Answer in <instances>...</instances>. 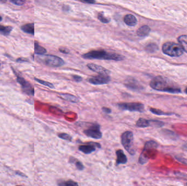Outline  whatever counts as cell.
Listing matches in <instances>:
<instances>
[{
	"instance_id": "obj_40",
	"label": "cell",
	"mask_w": 187,
	"mask_h": 186,
	"mask_svg": "<svg viewBox=\"0 0 187 186\" xmlns=\"http://www.w3.org/2000/svg\"><path fill=\"white\" fill-rule=\"evenodd\" d=\"M183 148L185 150H187V143H185V144H184L183 145Z\"/></svg>"
},
{
	"instance_id": "obj_27",
	"label": "cell",
	"mask_w": 187,
	"mask_h": 186,
	"mask_svg": "<svg viewBox=\"0 0 187 186\" xmlns=\"http://www.w3.org/2000/svg\"><path fill=\"white\" fill-rule=\"evenodd\" d=\"M150 111L153 114H155L156 115L170 116L174 114V113H165V112H164L163 111L159 109H156L154 108L150 109Z\"/></svg>"
},
{
	"instance_id": "obj_5",
	"label": "cell",
	"mask_w": 187,
	"mask_h": 186,
	"mask_svg": "<svg viewBox=\"0 0 187 186\" xmlns=\"http://www.w3.org/2000/svg\"><path fill=\"white\" fill-rule=\"evenodd\" d=\"M38 59V61L42 62L43 64L52 67H59L65 64L64 61L57 56L51 55H39Z\"/></svg>"
},
{
	"instance_id": "obj_16",
	"label": "cell",
	"mask_w": 187,
	"mask_h": 186,
	"mask_svg": "<svg viewBox=\"0 0 187 186\" xmlns=\"http://www.w3.org/2000/svg\"><path fill=\"white\" fill-rule=\"evenodd\" d=\"M151 32V28L147 25H143L137 30L136 33L140 37H145L149 35Z\"/></svg>"
},
{
	"instance_id": "obj_21",
	"label": "cell",
	"mask_w": 187,
	"mask_h": 186,
	"mask_svg": "<svg viewBox=\"0 0 187 186\" xmlns=\"http://www.w3.org/2000/svg\"><path fill=\"white\" fill-rule=\"evenodd\" d=\"M58 186H79L78 183L72 179L62 180L58 182Z\"/></svg>"
},
{
	"instance_id": "obj_30",
	"label": "cell",
	"mask_w": 187,
	"mask_h": 186,
	"mask_svg": "<svg viewBox=\"0 0 187 186\" xmlns=\"http://www.w3.org/2000/svg\"><path fill=\"white\" fill-rule=\"evenodd\" d=\"M58 137L61 139L64 140H66V141H69V142H71L72 140V137L71 135H70L66 133H59L58 134Z\"/></svg>"
},
{
	"instance_id": "obj_25",
	"label": "cell",
	"mask_w": 187,
	"mask_h": 186,
	"mask_svg": "<svg viewBox=\"0 0 187 186\" xmlns=\"http://www.w3.org/2000/svg\"><path fill=\"white\" fill-rule=\"evenodd\" d=\"M12 30H13L12 27L0 25V33L2 34V35H9L12 31Z\"/></svg>"
},
{
	"instance_id": "obj_20",
	"label": "cell",
	"mask_w": 187,
	"mask_h": 186,
	"mask_svg": "<svg viewBox=\"0 0 187 186\" xmlns=\"http://www.w3.org/2000/svg\"><path fill=\"white\" fill-rule=\"evenodd\" d=\"M35 53L38 55H43L47 53V50L45 48L41 46L37 42H35Z\"/></svg>"
},
{
	"instance_id": "obj_35",
	"label": "cell",
	"mask_w": 187,
	"mask_h": 186,
	"mask_svg": "<svg viewBox=\"0 0 187 186\" xmlns=\"http://www.w3.org/2000/svg\"><path fill=\"white\" fill-rule=\"evenodd\" d=\"M59 51L61 53H66V54L69 53H70L69 50L67 49V48H59Z\"/></svg>"
},
{
	"instance_id": "obj_33",
	"label": "cell",
	"mask_w": 187,
	"mask_h": 186,
	"mask_svg": "<svg viewBox=\"0 0 187 186\" xmlns=\"http://www.w3.org/2000/svg\"><path fill=\"white\" fill-rule=\"evenodd\" d=\"M176 160H177L179 162H180V163L187 165V158H185L180 157V156H176Z\"/></svg>"
},
{
	"instance_id": "obj_45",
	"label": "cell",
	"mask_w": 187,
	"mask_h": 186,
	"mask_svg": "<svg viewBox=\"0 0 187 186\" xmlns=\"http://www.w3.org/2000/svg\"><path fill=\"white\" fill-rule=\"evenodd\" d=\"M0 65H1V64H0Z\"/></svg>"
},
{
	"instance_id": "obj_19",
	"label": "cell",
	"mask_w": 187,
	"mask_h": 186,
	"mask_svg": "<svg viewBox=\"0 0 187 186\" xmlns=\"http://www.w3.org/2000/svg\"><path fill=\"white\" fill-rule=\"evenodd\" d=\"M178 41L183 50L187 53V35H180L178 37Z\"/></svg>"
},
{
	"instance_id": "obj_38",
	"label": "cell",
	"mask_w": 187,
	"mask_h": 186,
	"mask_svg": "<svg viewBox=\"0 0 187 186\" xmlns=\"http://www.w3.org/2000/svg\"><path fill=\"white\" fill-rule=\"evenodd\" d=\"M62 10L64 11H69L70 10L69 6H67V5H64V6L62 7Z\"/></svg>"
},
{
	"instance_id": "obj_24",
	"label": "cell",
	"mask_w": 187,
	"mask_h": 186,
	"mask_svg": "<svg viewBox=\"0 0 187 186\" xmlns=\"http://www.w3.org/2000/svg\"><path fill=\"white\" fill-rule=\"evenodd\" d=\"M70 161L71 162V163H74V165L76 166V168L78 170L82 171L84 169V166L82 164V163L80 162V161H79L77 159H75L74 157H71L70 159Z\"/></svg>"
},
{
	"instance_id": "obj_10",
	"label": "cell",
	"mask_w": 187,
	"mask_h": 186,
	"mask_svg": "<svg viewBox=\"0 0 187 186\" xmlns=\"http://www.w3.org/2000/svg\"><path fill=\"white\" fill-rule=\"evenodd\" d=\"M86 145H80L78 147L79 151L86 155H89L96 150V147L101 148V145L99 143L95 142H88Z\"/></svg>"
},
{
	"instance_id": "obj_15",
	"label": "cell",
	"mask_w": 187,
	"mask_h": 186,
	"mask_svg": "<svg viewBox=\"0 0 187 186\" xmlns=\"http://www.w3.org/2000/svg\"><path fill=\"white\" fill-rule=\"evenodd\" d=\"M59 97L62 100H65L69 101V102L74 103H76L79 102L78 98L75 95H72L69 93H60Z\"/></svg>"
},
{
	"instance_id": "obj_12",
	"label": "cell",
	"mask_w": 187,
	"mask_h": 186,
	"mask_svg": "<svg viewBox=\"0 0 187 186\" xmlns=\"http://www.w3.org/2000/svg\"><path fill=\"white\" fill-rule=\"evenodd\" d=\"M125 86L128 89L134 91H140L143 89L142 86H141L136 80H135L134 79L127 80V81L125 83Z\"/></svg>"
},
{
	"instance_id": "obj_22",
	"label": "cell",
	"mask_w": 187,
	"mask_h": 186,
	"mask_svg": "<svg viewBox=\"0 0 187 186\" xmlns=\"http://www.w3.org/2000/svg\"><path fill=\"white\" fill-rule=\"evenodd\" d=\"M159 144L153 140H150L148 142H147L145 143V146H144V149H147V150H156V148L158 147Z\"/></svg>"
},
{
	"instance_id": "obj_44",
	"label": "cell",
	"mask_w": 187,
	"mask_h": 186,
	"mask_svg": "<svg viewBox=\"0 0 187 186\" xmlns=\"http://www.w3.org/2000/svg\"></svg>"
},
{
	"instance_id": "obj_13",
	"label": "cell",
	"mask_w": 187,
	"mask_h": 186,
	"mask_svg": "<svg viewBox=\"0 0 187 186\" xmlns=\"http://www.w3.org/2000/svg\"><path fill=\"white\" fill-rule=\"evenodd\" d=\"M117 160H116V165L119 164H126L127 162V157L125 155L122 150H118L116 151Z\"/></svg>"
},
{
	"instance_id": "obj_14",
	"label": "cell",
	"mask_w": 187,
	"mask_h": 186,
	"mask_svg": "<svg viewBox=\"0 0 187 186\" xmlns=\"http://www.w3.org/2000/svg\"><path fill=\"white\" fill-rule=\"evenodd\" d=\"M125 24L129 26H135L137 23V20L135 16L129 14L125 16L124 18Z\"/></svg>"
},
{
	"instance_id": "obj_7",
	"label": "cell",
	"mask_w": 187,
	"mask_h": 186,
	"mask_svg": "<svg viewBox=\"0 0 187 186\" xmlns=\"http://www.w3.org/2000/svg\"><path fill=\"white\" fill-rule=\"evenodd\" d=\"M85 135L95 139H100L103 137V133L100 131V127L98 124H93L89 128L84 131Z\"/></svg>"
},
{
	"instance_id": "obj_18",
	"label": "cell",
	"mask_w": 187,
	"mask_h": 186,
	"mask_svg": "<svg viewBox=\"0 0 187 186\" xmlns=\"http://www.w3.org/2000/svg\"><path fill=\"white\" fill-rule=\"evenodd\" d=\"M136 126L139 128H146L151 126L150 120L145 119L143 118H140L136 122Z\"/></svg>"
},
{
	"instance_id": "obj_39",
	"label": "cell",
	"mask_w": 187,
	"mask_h": 186,
	"mask_svg": "<svg viewBox=\"0 0 187 186\" xmlns=\"http://www.w3.org/2000/svg\"><path fill=\"white\" fill-rule=\"evenodd\" d=\"M26 61L27 60L26 59V58H19L18 60H17V62H27Z\"/></svg>"
},
{
	"instance_id": "obj_31",
	"label": "cell",
	"mask_w": 187,
	"mask_h": 186,
	"mask_svg": "<svg viewBox=\"0 0 187 186\" xmlns=\"http://www.w3.org/2000/svg\"><path fill=\"white\" fill-rule=\"evenodd\" d=\"M151 126L156 127H161L164 126L165 123L162 121L158 120H150Z\"/></svg>"
},
{
	"instance_id": "obj_2",
	"label": "cell",
	"mask_w": 187,
	"mask_h": 186,
	"mask_svg": "<svg viewBox=\"0 0 187 186\" xmlns=\"http://www.w3.org/2000/svg\"><path fill=\"white\" fill-rule=\"evenodd\" d=\"M85 59L90 60H113L116 61H122L125 59V56L116 53H110L103 50H96L89 51L82 55Z\"/></svg>"
},
{
	"instance_id": "obj_28",
	"label": "cell",
	"mask_w": 187,
	"mask_h": 186,
	"mask_svg": "<svg viewBox=\"0 0 187 186\" xmlns=\"http://www.w3.org/2000/svg\"><path fill=\"white\" fill-rule=\"evenodd\" d=\"M98 19L101 22L104 23V24H107L109 23L111 21V19L109 18H107L105 16L104 13L103 12H100L98 14Z\"/></svg>"
},
{
	"instance_id": "obj_3",
	"label": "cell",
	"mask_w": 187,
	"mask_h": 186,
	"mask_svg": "<svg viewBox=\"0 0 187 186\" xmlns=\"http://www.w3.org/2000/svg\"><path fill=\"white\" fill-rule=\"evenodd\" d=\"M134 134L131 131H126L121 135V143L128 153L132 156L136 153L134 148Z\"/></svg>"
},
{
	"instance_id": "obj_37",
	"label": "cell",
	"mask_w": 187,
	"mask_h": 186,
	"mask_svg": "<svg viewBox=\"0 0 187 186\" xmlns=\"http://www.w3.org/2000/svg\"><path fill=\"white\" fill-rule=\"evenodd\" d=\"M81 2L83 3H86L88 4H94L96 3V1L94 0H85V1H81Z\"/></svg>"
},
{
	"instance_id": "obj_4",
	"label": "cell",
	"mask_w": 187,
	"mask_h": 186,
	"mask_svg": "<svg viewBox=\"0 0 187 186\" xmlns=\"http://www.w3.org/2000/svg\"><path fill=\"white\" fill-rule=\"evenodd\" d=\"M162 50L164 53L171 57H179L183 53L180 45L172 42L164 43L162 47Z\"/></svg>"
},
{
	"instance_id": "obj_23",
	"label": "cell",
	"mask_w": 187,
	"mask_h": 186,
	"mask_svg": "<svg viewBox=\"0 0 187 186\" xmlns=\"http://www.w3.org/2000/svg\"><path fill=\"white\" fill-rule=\"evenodd\" d=\"M163 133L165 137H168L170 139L173 140H176L178 138V135H176L174 132L171 131H170L168 129H164L163 131Z\"/></svg>"
},
{
	"instance_id": "obj_1",
	"label": "cell",
	"mask_w": 187,
	"mask_h": 186,
	"mask_svg": "<svg viewBox=\"0 0 187 186\" xmlns=\"http://www.w3.org/2000/svg\"><path fill=\"white\" fill-rule=\"evenodd\" d=\"M149 85L156 91L172 93H178L181 92L180 88L177 85L161 76H157L154 78L150 82Z\"/></svg>"
},
{
	"instance_id": "obj_11",
	"label": "cell",
	"mask_w": 187,
	"mask_h": 186,
	"mask_svg": "<svg viewBox=\"0 0 187 186\" xmlns=\"http://www.w3.org/2000/svg\"><path fill=\"white\" fill-rule=\"evenodd\" d=\"M87 67L91 71L98 73L99 74L108 75L110 73V71H108V69L103 67V66L98 65V64H94V63H89V64H87Z\"/></svg>"
},
{
	"instance_id": "obj_29",
	"label": "cell",
	"mask_w": 187,
	"mask_h": 186,
	"mask_svg": "<svg viewBox=\"0 0 187 186\" xmlns=\"http://www.w3.org/2000/svg\"><path fill=\"white\" fill-rule=\"evenodd\" d=\"M34 79L37 82H38L39 84H40L46 86L48 87L49 88H50V89H54V85L50 83V82L46 81H44V80H41V79H39L36 78H35Z\"/></svg>"
},
{
	"instance_id": "obj_32",
	"label": "cell",
	"mask_w": 187,
	"mask_h": 186,
	"mask_svg": "<svg viewBox=\"0 0 187 186\" xmlns=\"http://www.w3.org/2000/svg\"><path fill=\"white\" fill-rule=\"evenodd\" d=\"M11 2L13 3L14 5H17V6H22V5L24 4L25 2L24 1H20V0H13V1H10Z\"/></svg>"
},
{
	"instance_id": "obj_8",
	"label": "cell",
	"mask_w": 187,
	"mask_h": 186,
	"mask_svg": "<svg viewBox=\"0 0 187 186\" xmlns=\"http://www.w3.org/2000/svg\"><path fill=\"white\" fill-rule=\"evenodd\" d=\"M111 80V77L106 74H98V76H94L93 77L88 79V82L91 84L94 85H100L108 84Z\"/></svg>"
},
{
	"instance_id": "obj_42",
	"label": "cell",
	"mask_w": 187,
	"mask_h": 186,
	"mask_svg": "<svg viewBox=\"0 0 187 186\" xmlns=\"http://www.w3.org/2000/svg\"><path fill=\"white\" fill-rule=\"evenodd\" d=\"M185 92L186 94H187V87L185 89Z\"/></svg>"
},
{
	"instance_id": "obj_43",
	"label": "cell",
	"mask_w": 187,
	"mask_h": 186,
	"mask_svg": "<svg viewBox=\"0 0 187 186\" xmlns=\"http://www.w3.org/2000/svg\"></svg>"
},
{
	"instance_id": "obj_17",
	"label": "cell",
	"mask_w": 187,
	"mask_h": 186,
	"mask_svg": "<svg viewBox=\"0 0 187 186\" xmlns=\"http://www.w3.org/2000/svg\"><path fill=\"white\" fill-rule=\"evenodd\" d=\"M21 30L25 33L34 35H35L34 23H29V24L24 25L21 27Z\"/></svg>"
},
{
	"instance_id": "obj_9",
	"label": "cell",
	"mask_w": 187,
	"mask_h": 186,
	"mask_svg": "<svg viewBox=\"0 0 187 186\" xmlns=\"http://www.w3.org/2000/svg\"><path fill=\"white\" fill-rule=\"evenodd\" d=\"M17 80L22 86V90L24 93L29 95L34 96L35 95V90L34 87L32 85L25 80L24 78L21 77L20 76H17Z\"/></svg>"
},
{
	"instance_id": "obj_26",
	"label": "cell",
	"mask_w": 187,
	"mask_h": 186,
	"mask_svg": "<svg viewBox=\"0 0 187 186\" xmlns=\"http://www.w3.org/2000/svg\"><path fill=\"white\" fill-rule=\"evenodd\" d=\"M145 50L148 53H153L158 50V47L154 43H150L146 47Z\"/></svg>"
},
{
	"instance_id": "obj_36",
	"label": "cell",
	"mask_w": 187,
	"mask_h": 186,
	"mask_svg": "<svg viewBox=\"0 0 187 186\" xmlns=\"http://www.w3.org/2000/svg\"><path fill=\"white\" fill-rule=\"evenodd\" d=\"M103 111L106 114H111V113L112 110L111 109L108 108L106 107H103L102 108Z\"/></svg>"
},
{
	"instance_id": "obj_41",
	"label": "cell",
	"mask_w": 187,
	"mask_h": 186,
	"mask_svg": "<svg viewBox=\"0 0 187 186\" xmlns=\"http://www.w3.org/2000/svg\"><path fill=\"white\" fill-rule=\"evenodd\" d=\"M2 20V17L0 16V22H1Z\"/></svg>"
},
{
	"instance_id": "obj_6",
	"label": "cell",
	"mask_w": 187,
	"mask_h": 186,
	"mask_svg": "<svg viewBox=\"0 0 187 186\" xmlns=\"http://www.w3.org/2000/svg\"><path fill=\"white\" fill-rule=\"evenodd\" d=\"M118 106L119 108L123 110L135 111L139 113H143L145 111V106L143 104L138 102H131V103H118Z\"/></svg>"
},
{
	"instance_id": "obj_34",
	"label": "cell",
	"mask_w": 187,
	"mask_h": 186,
	"mask_svg": "<svg viewBox=\"0 0 187 186\" xmlns=\"http://www.w3.org/2000/svg\"><path fill=\"white\" fill-rule=\"evenodd\" d=\"M72 78L76 82H79L82 81V78L80 76H77V75H73Z\"/></svg>"
}]
</instances>
